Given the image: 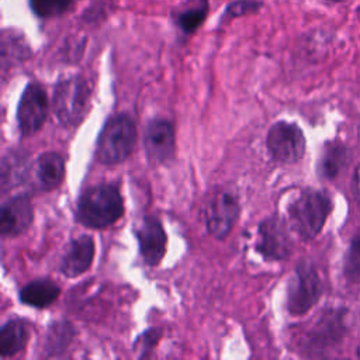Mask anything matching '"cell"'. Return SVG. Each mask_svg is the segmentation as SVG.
Returning <instances> with one entry per match:
<instances>
[{"instance_id": "6da1fadb", "label": "cell", "mask_w": 360, "mask_h": 360, "mask_svg": "<svg viewBox=\"0 0 360 360\" xmlns=\"http://www.w3.org/2000/svg\"><path fill=\"white\" fill-rule=\"evenodd\" d=\"M124 214V201L112 184H97L87 188L77 201L76 218L89 228H107Z\"/></svg>"}, {"instance_id": "7a4b0ae2", "label": "cell", "mask_w": 360, "mask_h": 360, "mask_svg": "<svg viewBox=\"0 0 360 360\" xmlns=\"http://www.w3.org/2000/svg\"><path fill=\"white\" fill-rule=\"evenodd\" d=\"M332 208L333 202L328 193L309 188L288 205V218L292 229L308 240L322 231Z\"/></svg>"}, {"instance_id": "3957f363", "label": "cell", "mask_w": 360, "mask_h": 360, "mask_svg": "<svg viewBox=\"0 0 360 360\" xmlns=\"http://www.w3.org/2000/svg\"><path fill=\"white\" fill-rule=\"evenodd\" d=\"M136 142V127L127 114L111 117L103 127L97 145L96 158L103 165H115L127 159Z\"/></svg>"}, {"instance_id": "277c9868", "label": "cell", "mask_w": 360, "mask_h": 360, "mask_svg": "<svg viewBox=\"0 0 360 360\" xmlns=\"http://www.w3.org/2000/svg\"><path fill=\"white\" fill-rule=\"evenodd\" d=\"M91 90L82 76L60 79L55 86L53 110L58 120L68 127L79 125L87 114Z\"/></svg>"}, {"instance_id": "5b68a950", "label": "cell", "mask_w": 360, "mask_h": 360, "mask_svg": "<svg viewBox=\"0 0 360 360\" xmlns=\"http://www.w3.org/2000/svg\"><path fill=\"white\" fill-rule=\"evenodd\" d=\"M322 283L311 262L297 264L287 287V309L291 315L307 314L321 298Z\"/></svg>"}, {"instance_id": "8992f818", "label": "cell", "mask_w": 360, "mask_h": 360, "mask_svg": "<svg viewBox=\"0 0 360 360\" xmlns=\"http://www.w3.org/2000/svg\"><path fill=\"white\" fill-rule=\"evenodd\" d=\"M346 309H325L312 325L305 338V350L311 356H322L325 352L336 347L346 333Z\"/></svg>"}, {"instance_id": "52a82bcc", "label": "cell", "mask_w": 360, "mask_h": 360, "mask_svg": "<svg viewBox=\"0 0 360 360\" xmlns=\"http://www.w3.org/2000/svg\"><path fill=\"white\" fill-rule=\"evenodd\" d=\"M305 136L295 122L278 121L266 136V146L271 158L280 163H295L305 153Z\"/></svg>"}, {"instance_id": "ba28073f", "label": "cell", "mask_w": 360, "mask_h": 360, "mask_svg": "<svg viewBox=\"0 0 360 360\" xmlns=\"http://www.w3.org/2000/svg\"><path fill=\"white\" fill-rule=\"evenodd\" d=\"M239 215V201L235 193L228 190L215 191L204 207L207 231L215 239H224L232 231Z\"/></svg>"}, {"instance_id": "9c48e42d", "label": "cell", "mask_w": 360, "mask_h": 360, "mask_svg": "<svg viewBox=\"0 0 360 360\" xmlns=\"http://www.w3.org/2000/svg\"><path fill=\"white\" fill-rule=\"evenodd\" d=\"M48 115V97L45 89L37 83H28L17 105V125L22 135H32L41 129Z\"/></svg>"}, {"instance_id": "30bf717a", "label": "cell", "mask_w": 360, "mask_h": 360, "mask_svg": "<svg viewBox=\"0 0 360 360\" xmlns=\"http://www.w3.org/2000/svg\"><path fill=\"white\" fill-rule=\"evenodd\" d=\"M257 252L269 260H284L291 255L292 242L288 229L278 217H269L257 228Z\"/></svg>"}, {"instance_id": "8fae6325", "label": "cell", "mask_w": 360, "mask_h": 360, "mask_svg": "<svg viewBox=\"0 0 360 360\" xmlns=\"http://www.w3.org/2000/svg\"><path fill=\"white\" fill-rule=\"evenodd\" d=\"M143 143L149 160L165 163L172 159L176 149V136L172 122L165 118L149 121L145 129Z\"/></svg>"}, {"instance_id": "7c38bea8", "label": "cell", "mask_w": 360, "mask_h": 360, "mask_svg": "<svg viewBox=\"0 0 360 360\" xmlns=\"http://www.w3.org/2000/svg\"><path fill=\"white\" fill-rule=\"evenodd\" d=\"M135 236L143 262L149 266H158L166 253L167 245L162 222L156 217H145L136 226Z\"/></svg>"}, {"instance_id": "4fadbf2b", "label": "cell", "mask_w": 360, "mask_h": 360, "mask_svg": "<svg viewBox=\"0 0 360 360\" xmlns=\"http://www.w3.org/2000/svg\"><path fill=\"white\" fill-rule=\"evenodd\" d=\"M34 219V210L27 194H18L7 200L0 210L1 236H17L27 231Z\"/></svg>"}, {"instance_id": "5bb4252c", "label": "cell", "mask_w": 360, "mask_h": 360, "mask_svg": "<svg viewBox=\"0 0 360 360\" xmlns=\"http://www.w3.org/2000/svg\"><path fill=\"white\" fill-rule=\"evenodd\" d=\"M94 257V240L90 235H82L69 242L60 262V273L65 277H77L89 270Z\"/></svg>"}, {"instance_id": "9a60e30c", "label": "cell", "mask_w": 360, "mask_h": 360, "mask_svg": "<svg viewBox=\"0 0 360 360\" xmlns=\"http://www.w3.org/2000/svg\"><path fill=\"white\" fill-rule=\"evenodd\" d=\"M350 160L349 148L339 141H329L323 145L318 159L316 172L323 180H335Z\"/></svg>"}, {"instance_id": "2e32d148", "label": "cell", "mask_w": 360, "mask_h": 360, "mask_svg": "<svg viewBox=\"0 0 360 360\" xmlns=\"http://www.w3.org/2000/svg\"><path fill=\"white\" fill-rule=\"evenodd\" d=\"M60 288L49 278H37L24 285L20 290V301L24 305L34 308H46L49 307L58 297Z\"/></svg>"}, {"instance_id": "e0dca14e", "label": "cell", "mask_w": 360, "mask_h": 360, "mask_svg": "<svg viewBox=\"0 0 360 360\" xmlns=\"http://www.w3.org/2000/svg\"><path fill=\"white\" fill-rule=\"evenodd\" d=\"M37 179L42 190L56 188L65 177V160L56 152H45L37 160Z\"/></svg>"}, {"instance_id": "ac0fdd59", "label": "cell", "mask_w": 360, "mask_h": 360, "mask_svg": "<svg viewBox=\"0 0 360 360\" xmlns=\"http://www.w3.org/2000/svg\"><path fill=\"white\" fill-rule=\"evenodd\" d=\"M30 338L28 326L22 319L7 321L0 330V356L10 357L21 352Z\"/></svg>"}, {"instance_id": "d6986e66", "label": "cell", "mask_w": 360, "mask_h": 360, "mask_svg": "<svg viewBox=\"0 0 360 360\" xmlns=\"http://www.w3.org/2000/svg\"><path fill=\"white\" fill-rule=\"evenodd\" d=\"M75 335L73 326L66 321H59L52 323L48 328L46 336H45V345L44 349L48 356H59L62 354L68 346L70 345Z\"/></svg>"}, {"instance_id": "ffe728a7", "label": "cell", "mask_w": 360, "mask_h": 360, "mask_svg": "<svg viewBox=\"0 0 360 360\" xmlns=\"http://www.w3.org/2000/svg\"><path fill=\"white\" fill-rule=\"evenodd\" d=\"M21 153L11 152L3 158L1 163V188L14 187L21 183L25 173V162Z\"/></svg>"}, {"instance_id": "44dd1931", "label": "cell", "mask_w": 360, "mask_h": 360, "mask_svg": "<svg viewBox=\"0 0 360 360\" xmlns=\"http://www.w3.org/2000/svg\"><path fill=\"white\" fill-rule=\"evenodd\" d=\"M343 274L347 281H360V232L353 235L343 259Z\"/></svg>"}, {"instance_id": "7402d4cb", "label": "cell", "mask_w": 360, "mask_h": 360, "mask_svg": "<svg viewBox=\"0 0 360 360\" xmlns=\"http://www.w3.org/2000/svg\"><path fill=\"white\" fill-rule=\"evenodd\" d=\"M207 11H208L207 1L200 0L197 6L188 7L184 11H181L177 17V22L186 34H193L204 22L207 17Z\"/></svg>"}, {"instance_id": "603a6c76", "label": "cell", "mask_w": 360, "mask_h": 360, "mask_svg": "<svg viewBox=\"0 0 360 360\" xmlns=\"http://www.w3.org/2000/svg\"><path fill=\"white\" fill-rule=\"evenodd\" d=\"M30 6L35 15L51 18L66 13L72 6V0H30Z\"/></svg>"}, {"instance_id": "cb8c5ba5", "label": "cell", "mask_w": 360, "mask_h": 360, "mask_svg": "<svg viewBox=\"0 0 360 360\" xmlns=\"http://www.w3.org/2000/svg\"><path fill=\"white\" fill-rule=\"evenodd\" d=\"M262 3L257 0H235L228 4L225 10L226 17H240L259 11Z\"/></svg>"}, {"instance_id": "d4e9b609", "label": "cell", "mask_w": 360, "mask_h": 360, "mask_svg": "<svg viewBox=\"0 0 360 360\" xmlns=\"http://www.w3.org/2000/svg\"><path fill=\"white\" fill-rule=\"evenodd\" d=\"M141 339L145 342V343H143V349H142V350H143V353L141 354V357H142V356H145V354H146V352H148V350H150V347L156 343V340H158V332H156L155 329L148 330V332H146Z\"/></svg>"}, {"instance_id": "484cf974", "label": "cell", "mask_w": 360, "mask_h": 360, "mask_svg": "<svg viewBox=\"0 0 360 360\" xmlns=\"http://www.w3.org/2000/svg\"><path fill=\"white\" fill-rule=\"evenodd\" d=\"M353 195H354L357 204L360 205V166H357V169L354 170V174H353Z\"/></svg>"}, {"instance_id": "4316f807", "label": "cell", "mask_w": 360, "mask_h": 360, "mask_svg": "<svg viewBox=\"0 0 360 360\" xmlns=\"http://www.w3.org/2000/svg\"><path fill=\"white\" fill-rule=\"evenodd\" d=\"M356 356L360 359V345L357 346V350H356Z\"/></svg>"}, {"instance_id": "83f0119b", "label": "cell", "mask_w": 360, "mask_h": 360, "mask_svg": "<svg viewBox=\"0 0 360 360\" xmlns=\"http://www.w3.org/2000/svg\"><path fill=\"white\" fill-rule=\"evenodd\" d=\"M330 1H335V3H339V1H342V0H330Z\"/></svg>"}]
</instances>
